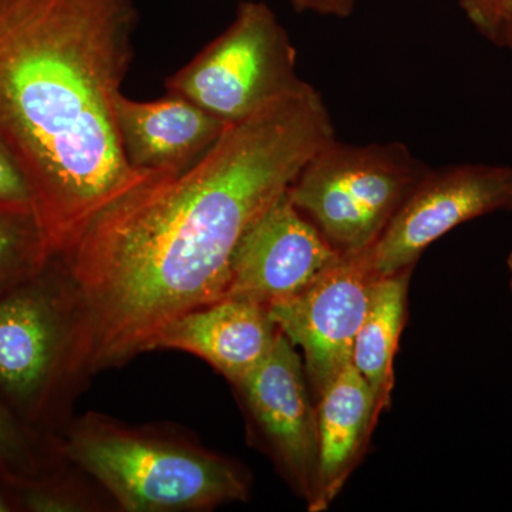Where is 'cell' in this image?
<instances>
[{
	"label": "cell",
	"instance_id": "ac0fdd59",
	"mask_svg": "<svg viewBox=\"0 0 512 512\" xmlns=\"http://www.w3.org/2000/svg\"><path fill=\"white\" fill-rule=\"evenodd\" d=\"M28 454L26 437L8 409L0 404V464L9 468Z\"/></svg>",
	"mask_w": 512,
	"mask_h": 512
},
{
	"label": "cell",
	"instance_id": "8fae6325",
	"mask_svg": "<svg viewBox=\"0 0 512 512\" xmlns=\"http://www.w3.org/2000/svg\"><path fill=\"white\" fill-rule=\"evenodd\" d=\"M124 156L141 173L180 174L197 164L228 124L178 94L138 101L123 92L114 101Z\"/></svg>",
	"mask_w": 512,
	"mask_h": 512
},
{
	"label": "cell",
	"instance_id": "ffe728a7",
	"mask_svg": "<svg viewBox=\"0 0 512 512\" xmlns=\"http://www.w3.org/2000/svg\"><path fill=\"white\" fill-rule=\"evenodd\" d=\"M13 476L9 473V468L0 464V512H9L16 510V507L22 505L20 494L12 493L6 490L5 485L12 483Z\"/></svg>",
	"mask_w": 512,
	"mask_h": 512
},
{
	"label": "cell",
	"instance_id": "3957f363",
	"mask_svg": "<svg viewBox=\"0 0 512 512\" xmlns=\"http://www.w3.org/2000/svg\"><path fill=\"white\" fill-rule=\"evenodd\" d=\"M429 167L406 144L333 138L302 168L289 198L340 255L369 251Z\"/></svg>",
	"mask_w": 512,
	"mask_h": 512
},
{
	"label": "cell",
	"instance_id": "5b68a950",
	"mask_svg": "<svg viewBox=\"0 0 512 512\" xmlns=\"http://www.w3.org/2000/svg\"><path fill=\"white\" fill-rule=\"evenodd\" d=\"M296 64L298 53L274 10L244 0L228 28L165 80V92L237 123L301 84Z\"/></svg>",
	"mask_w": 512,
	"mask_h": 512
},
{
	"label": "cell",
	"instance_id": "7a4b0ae2",
	"mask_svg": "<svg viewBox=\"0 0 512 512\" xmlns=\"http://www.w3.org/2000/svg\"><path fill=\"white\" fill-rule=\"evenodd\" d=\"M138 22L134 0H0V143L50 259L154 174L128 164L114 111Z\"/></svg>",
	"mask_w": 512,
	"mask_h": 512
},
{
	"label": "cell",
	"instance_id": "277c9868",
	"mask_svg": "<svg viewBox=\"0 0 512 512\" xmlns=\"http://www.w3.org/2000/svg\"><path fill=\"white\" fill-rule=\"evenodd\" d=\"M66 451L127 511L202 510L249 495L231 461L120 430L80 431Z\"/></svg>",
	"mask_w": 512,
	"mask_h": 512
},
{
	"label": "cell",
	"instance_id": "52a82bcc",
	"mask_svg": "<svg viewBox=\"0 0 512 512\" xmlns=\"http://www.w3.org/2000/svg\"><path fill=\"white\" fill-rule=\"evenodd\" d=\"M376 279L367 251L340 255L305 291L268 308L276 328L301 352L315 403L350 363Z\"/></svg>",
	"mask_w": 512,
	"mask_h": 512
},
{
	"label": "cell",
	"instance_id": "e0dca14e",
	"mask_svg": "<svg viewBox=\"0 0 512 512\" xmlns=\"http://www.w3.org/2000/svg\"><path fill=\"white\" fill-rule=\"evenodd\" d=\"M0 207L33 211L29 185L2 143H0Z\"/></svg>",
	"mask_w": 512,
	"mask_h": 512
},
{
	"label": "cell",
	"instance_id": "ba28073f",
	"mask_svg": "<svg viewBox=\"0 0 512 512\" xmlns=\"http://www.w3.org/2000/svg\"><path fill=\"white\" fill-rule=\"evenodd\" d=\"M42 271L0 293V392L36 414L64 367L67 322L59 282Z\"/></svg>",
	"mask_w": 512,
	"mask_h": 512
},
{
	"label": "cell",
	"instance_id": "6da1fadb",
	"mask_svg": "<svg viewBox=\"0 0 512 512\" xmlns=\"http://www.w3.org/2000/svg\"><path fill=\"white\" fill-rule=\"evenodd\" d=\"M335 136L322 94L303 82L180 174L154 173L93 218L63 255L64 369L120 365L185 313L225 298L249 227Z\"/></svg>",
	"mask_w": 512,
	"mask_h": 512
},
{
	"label": "cell",
	"instance_id": "9a60e30c",
	"mask_svg": "<svg viewBox=\"0 0 512 512\" xmlns=\"http://www.w3.org/2000/svg\"><path fill=\"white\" fill-rule=\"evenodd\" d=\"M49 261L33 211L0 207V293L36 275Z\"/></svg>",
	"mask_w": 512,
	"mask_h": 512
},
{
	"label": "cell",
	"instance_id": "2e32d148",
	"mask_svg": "<svg viewBox=\"0 0 512 512\" xmlns=\"http://www.w3.org/2000/svg\"><path fill=\"white\" fill-rule=\"evenodd\" d=\"M460 6L481 35L498 43L512 16V0H460Z\"/></svg>",
	"mask_w": 512,
	"mask_h": 512
},
{
	"label": "cell",
	"instance_id": "7402d4cb",
	"mask_svg": "<svg viewBox=\"0 0 512 512\" xmlns=\"http://www.w3.org/2000/svg\"><path fill=\"white\" fill-rule=\"evenodd\" d=\"M507 266H508V272H510V289H511V295H512V251L510 252V255H508Z\"/></svg>",
	"mask_w": 512,
	"mask_h": 512
},
{
	"label": "cell",
	"instance_id": "d6986e66",
	"mask_svg": "<svg viewBox=\"0 0 512 512\" xmlns=\"http://www.w3.org/2000/svg\"><path fill=\"white\" fill-rule=\"evenodd\" d=\"M356 2L357 0H289L296 12H312L339 19L352 15Z\"/></svg>",
	"mask_w": 512,
	"mask_h": 512
},
{
	"label": "cell",
	"instance_id": "5bb4252c",
	"mask_svg": "<svg viewBox=\"0 0 512 512\" xmlns=\"http://www.w3.org/2000/svg\"><path fill=\"white\" fill-rule=\"evenodd\" d=\"M412 271L373 282L365 319L353 342L350 363L369 384L382 413L392 403L394 357L406 325Z\"/></svg>",
	"mask_w": 512,
	"mask_h": 512
},
{
	"label": "cell",
	"instance_id": "7c38bea8",
	"mask_svg": "<svg viewBox=\"0 0 512 512\" xmlns=\"http://www.w3.org/2000/svg\"><path fill=\"white\" fill-rule=\"evenodd\" d=\"M278 333L266 306L227 298L175 319L158 333L150 350L191 353L237 384L264 362Z\"/></svg>",
	"mask_w": 512,
	"mask_h": 512
},
{
	"label": "cell",
	"instance_id": "9c48e42d",
	"mask_svg": "<svg viewBox=\"0 0 512 512\" xmlns=\"http://www.w3.org/2000/svg\"><path fill=\"white\" fill-rule=\"evenodd\" d=\"M235 386L275 463L308 503L318 470V414L301 352L279 332L264 362Z\"/></svg>",
	"mask_w": 512,
	"mask_h": 512
},
{
	"label": "cell",
	"instance_id": "44dd1931",
	"mask_svg": "<svg viewBox=\"0 0 512 512\" xmlns=\"http://www.w3.org/2000/svg\"><path fill=\"white\" fill-rule=\"evenodd\" d=\"M497 45L508 47L512 52V16L511 19L508 20L507 25L504 26Z\"/></svg>",
	"mask_w": 512,
	"mask_h": 512
},
{
	"label": "cell",
	"instance_id": "8992f818",
	"mask_svg": "<svg viewBox=\"0 0 512 512\" xmlns=\"http://www.w3.org/2000/svg\"><path fill=\"white\" fill-rule=\"evenodd\" d=\"M512 210V167L453 164L427 170L382 237L367 251L370 271L386 278L413 269L433 242L484 215Z\"/></svg>",
	"mask_w": 512,
	"mask_h": 512
},
{
	"label": "cell",
	"instance_id": "4fadbf2b",
	"mask_svg": "<svg viewBox=\"0 0 512 512\" xmlns=\"http://www.w3.org/2000/svg\"><path fill=\"white\" fill-rule=\"evenodd\" d=\"M318 470L309 512L328 511L362 463L382 416L362 375L349 363L316 400Z\"/></svg>",
	"mask_w": 512,
	"mask_h": 512
},
{
	"label": "cell",
	"instance_id": "30bf717a",
	"mask_svg": "<svg viewBox=\"0 0 512 512\" xmlns=\"http://www.w3.org/2000/svg\"><path fill=\"white\" fill-rule=\"evenodd\" d=\"M339 256L285 192L239 241L224 299L269 308L305 291Z\"/></svg>",
	"mask_w": 512,
	"mask_h": 512
}]
</instances>
